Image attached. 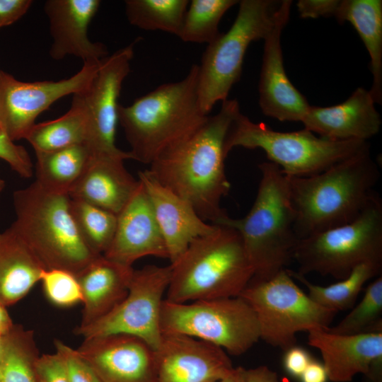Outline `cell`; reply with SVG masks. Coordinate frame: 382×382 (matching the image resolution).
Returning <instances> with one entry per match:
<instances>
[{
    "instance_id": "1",
    "label": "cell",
    "mask_w": 382,
    "mask_h": 382,
    "mask_svg": "<svg viewBox=\"0 0 382 382\" xmlns=\"http://www.w3.org/2000/svg\"><path fill=\"white\" fill-rule=\"evenodd\" d=\"M240 112L236 99L221 102L216 115L161 152L148 169L161 185L188 202L204 221L212 224L228 215L221 206L231 189L225 171V141Z\"/></svg>"
},
{
    "instance_id": "2",
    "label": "cell",
    "mask_w": 382,
    "mask_h": 382,
    "mask_svg": "<svg viewBox=\"0 0 382 382\" xmlns=\"http://www.w3.org/2000/svg\"><path fill=\"white\" fill-rule=\"evenodd\" d=\"M379 179L370 149L316 175L288 177L298 238L354 220L378 195L374 187Z\"/></svg>"
},
{
    "instance_id": "3",
    "label": "cell",
    "mask_w": 382,
    "mask_h": 382,
    "mask_svg": "<svg viewBox=\"0 0 382 382\" xmlns=\"http://www.w3.org/2000/svg\"><path fill=\"white\" fill-rule=\"evenodd\" d=\"M198 64L181 80L160 85L131 105L118 106V122L132 159L150 163L164 150L184 140L207 121L197 93Z\"/></svg>"
},
{
    "instance_id": "4",
    "label": "cell",
    "mask_w": 382,
    "mask_h": 382,
    "mask_svg": "<svg viewBox=\"0 0 382 382\" xmlns=\"http://www.w3.org/2000/svg\"><path fill=\"white\" fill-rule=\"evenodd\" d=\"M261 178L255 199L243 218L228 215L216 225L236 229L254 270L253 280H267L294 261L299 238L290 199L288 177L275 163L259 165Z\"/></svg>"
},
{
    "instance_id": "5",
    "label": "cell",
    "mask_w": 382,
    "mask_h": 382,
    "mask_svg": "<svg viewBox=\"0 0 382 382\" xmlns=\"http://www.w3.org/2000/svg\"><path fill=\"white\" fill-rule=\"evenodd\" d=\"M170 266L165 300L173 303L239 296L254 276L240 234L222 225L195 239Z\"/></svg>"
},
{
    "instance_id": "6",
    "label": "cell",
    "mask_w": 382,
    "mask_h": 382,
    "mask_svg": "<svg viewBox=\"0 0 382 382\" xmlns=\"http://www.w3.org/2000/svg\"><path fill=\"white\" fill-rule=\"evenodd\" d=\"M68 194L49 192L35 181L16 190V219L9 227L29 247L45 270L77 275L101 255L82 239L70 212Z\"/></svg>"
},
{
    "instance_id": "7",
    "label": "cell",
    "mask_w": 382,
    "mask_h": 382,
    "mask_svg": "<svg viewBox=\"0 0 382 382\" xmlns=\"http://www.w3.org/2000/svg\"><path fill=\"white\" fill-rule=\"evenodd\" d=\"M260 149L269 161L288 177L320 173L335 163L370 149L368 141L333 140L317 137L303 129L278 132L263 122H254L240 112L233 120L225 141V151L234 147Z\"/></svg>"
},
{
    "instance_id": "8",
    "label": "cell",
    "mask_w": 382,
    "mask_h": 382,
    "mask_svg": "<svg viewBox=\"0 0 382 382\" xmlns=\"http://www.w3.org/2000/svg\"><path fill=\"white\" fill-rule=\"evenodd\" d=\"M229 30L207 45L198 64V100L209 115L241 76L244 57L253 41L264 40L277 20L282 1L242 0Z\"/></svg>"
},
{
    "instance_id": "9",
    "label": "cell",
    "mask_w": 382,
    "mask_h": 382,
    "mask_svg": "<svg viewBox=\"0 0 382 382\" xmlns=\"http://www.w3.org/2000/svg\"><path fill=\"white\" fill-rule=\"evenodd\" d=\"M297 272L337 279L357 265L382 262V200L377 195L352 221L299 240L294 256Z\"/></svg>"
},
{
    "instance_id": "10",
    "label": "cell",
    "mask_w": 382,
    "mask_h": 382,
    "mask_svg": "<svg viewBox=\"0 0 382 382\" xmlns=\"http://www.w3.org/2000/svg\"><path fill=\"white\" fill-rule=\"evenodd\" d=\"M240 296L255 313L260 340L284 351L296 345L298 332L324 330L337 313L311 299L288 269L267 280L251 279Z\"/></svg>"
},
{
    "instance_id": "11",
    "label": "cell",
    "mask_w": 382,
    "mask_h": 382,
    "mask_svg": "<svg viewBox=\"0 0 382 382\" xmlns=\"http://www.w3.org/2000/svg\"><path fill=\"white\" fill-rule=\"evenodd\" d=\"M163 335L190 336L240 356L260 340L257 317L241 297L173 303L164 300L161 309Z\"/></svg>"
},
{
    "instance_id": "12",
    "label": "cell",
    "mask_w": 382,
    "mask_h": 382,
    "mask_svg": "<svg viewBox=\"0 0 382 382\" xmlns=\"http://www.w3.org/2000/svg\"><path fill=\"white\" fill-rule=\"evenodd\" d=\"M171 266L145 265L134 270L128 292L108 314L74 332L83 339L110 334H128L146 341L155 350L163 334L161 316Z\"/></svg>"
},
{
    "instance_id": "13",
    "label": "cell",
    "mask_w": 382,
    "mask_h": 382,
    "mask_svg": "<svg viewBox=\"0 0 382 382\" xmlns=\"http://www.w3.org/2000/svg\"><path fill=\"white\" fill-rule=\"evenodd\" d=\"M134 41L100 61L88 88L80 93L87 120L86 145L91 156L109 155L132 159L129 151L115 144L118 122V98L124 80L130 71Z\"/></svg>"
},
{
    "instance_id": "14",
    "label": "cell",
    "mask_w": 382,
    "mask_h": 382,
    "mask_svg": "<svg viewBox=\"0 0 382 382\" xmlns=\"http://www.w3.org/2000/svg\"><path fill=\"white\" fill-rule=\"evenodd\" d=\"M101 61V60H100ZM100 61L83 63L74 76L57 81H21L0 70V123L13 140L25 138L37 117L57 100L85 91Z\"/></svg>"
},
{
    "instance_id": "15",
    "label": "cell",
    "mask_w": 382,
    "mask_h": 382,
    "mask_svg": "<svg viewBox=\"0 0 382 382\" xmlns=\"http://www.w3.org/2000/svg\"><path fill=\"white\" fill-rule=\"evenodd\" d=\"M100 382H157L155 349L128 334L83 339L76 349Z\"/></svg>"
},
{
    "instance_id": "16",
    "label": "cell",
    "mask_w": 382,
    "mask_h": 382,
    "mask_svg": "<svg viewBox=\"0 0 382 382\" xmlns=\"http://www.w3.org/2000/svg\"><path fill=\"white\" fill-rule=\"evenodd\" d=\"M155 353L157 382H217L235 368L221 347L185 335H163Z\"/></svg>"
},
{
    "instance_id": "17",
    "label": "cell",
    "mask_w": 382,
    "mask_h": 382,
    "mask_svg": "<svg viewBox=\"0 0 382 382\" xmlns=\"http://www.w3.org/2000/svg\"><path fill=\"white\" fill-rule=\"evenodd\" d=\"M291 1L283 0L273 27L265 37L259 81V105L264 115L281 122H301L310 104L289 79L281 46Z\"/></svg>"
},
{
    "instance_id": "18",
    "label": "cell",
    "mask_w": 382,
    "mask_h": 382,
    "mask_svg": "<svg viewBox=\"0 0 382 382\" xmlns=\"http://www.w3.org/2000/svg\"><path fill=\"white\" fill-rule=\"evenodd\" d=\"M139 181L137 190L117 215L113 239L103 255L108 259L131 267L145 256L168 259L166 245L151 200L143 184Z\"/></svg>"
},
{
    "instance_id": "19",
    "label": "cell",
    "mask_w": 382,
    "mask_h": 382,
    "mask_svg": "<svg viewBox=\"0 0 382 382\" xmlns=\"http://www.w3.org/2000/svg\"><path fill=\"white\" fill-rule=\"evenodd\" d=\"M100 5L99 0H48L44 9L50 21L52 43L50 54L55 60L67 55L83 63L98 62L108 55L106 46L88 36V25Z\"/></svg>"
},
{
    "instance_id": "20",
    "label": "cell",
    "mask_w": 382,
    "mask_h": 382,
    "mask_svg": "<svg viewBox=\"0 0 382 382\" xmlns=\"http://www.w3.org/2000/svg\"><path fill=\"white\" fill-rule=\"evenodd\" d=\"M163 234L170 263L195 239L212 233L217 225L204 221L186 200L161 185L148 169L139 171Z\"/></svg>"
},
{
    "instance_id": "21",
    "label": "cell",
    "mask_w": 382,
    "mask_h": 382,
    "mask_svg": "<svg viewBox=\"0 0 382 382\" xmlns=\"http://www.w3.org/2000/svg\"><path fill=\"white\" fill-rule=\"evenodd\" d=\"M369 92L357 88L343 103L329 107L310 105L301 122L304 128L333 140H363L377 134L380 114Z\"/></svg>"
},
{
    "instance_id": "22",
    "label": "cell",
    "mask_w": 382,
    "mask_h": 382,
    "mask_svg": "<svg viewBox=\"0 0 382 382\" xmlns=\"http://www.w3.org/2000/svg\"><path fill=\"white\" fill-rule=\"evenodd\" d=\"M308 344L320 352L332 382H350L359 374L368 377L373 364L382 359V332L339 335L315 329L308 332Z\"/></svg>"
},
{
    "instance_id": "23",
    "label": "cell",
    "mask_w": 382,
    "mask_h": 382,
    "mask_svg": "<svg viewBox=\"0 0 382 382\" xmlns=\"http://www.w3.org/2000/svg\"><path fill=\"white\" fill-rule=\"evenodd\" d=\"M124 157L91 156L71 189V198L86 202L117 215L137 190L139 181L127 171Z\"/></svg>"
},
{
    "instance_id": "24",
    "label": "cell",
    "mask_w": 382,
    "mask_h": 382,
    "mask_svg": "<svg viewBox=\"0 0 382 382\" xmlns=\"http://www.w3.org/2000/svg\"><path fill=\"white\" fill-rule=\"evenodd\" d=\"M134 269L103 255L76 276L83 294L81 320L77 327L88 326L114 309L126 296Z\"/></svg>"
},
{
    "instance_id": "25",
    "label": "cell",
    "mask_w": 382,
    "mask_h": 382,
    "mask_svg": "<svg viewBox=\"0 0 382 382\" xmlns=\"http://www.w3.org/2000/svg\"><path fill=\"white\" fill-rule=\"evenodd\" d=\"M45 269L10 228L0 232V303L11 306L40 282Z\"/></svg>"
},
{
    "instance_id": "26",
    "label": "cell",
    "mask_w": 382,
    "mask_h": 382,
    "mask_svg": "<svg viewBox=\"0 0 382 382\" xmlns=\"http://www.w3.org/2000/svg\"><path fill=\"white\" fill-rule=\"evenodd\" d=\"M336 19L350 23L371 59L373 82L369 92L375 103L382 102V1L342 0Z\"/></svg>"
},
{
    "instance_id": "27",
    "label": "cell",
    "mask_w": 382,
    "mask_h": 382,
    "mask_svg": "<svg viewBox=\"0 0 382 382\" xmlns=\"http://www.w3.org/2000/svg\"><path fill=\"white\" fill-rule=\"evenodd\" d=\"M35 182L52 192L68 194L86 168L91 154L84 144L55 151H35Z\"/></svg>"
},
{
    "instance_id": "28",
    "label": "cell",
    "mask_w": 382,
    "mask_h": 382,
    "mask_svg": "<svg viewBox=\"0 0 382 382\" xmlns=\"http://www.w3.org/2000/svg\"><path fill=\"white\" fill-rule=\"evenodd\" d=\"M88 127L84 108L78 93L74 95L69 110L62 116L35 124L26 139L35 151L47 152L84 144Z\"/></svg>"
},
{
    "instance_id": "29",
    "label": "cell",
    "mask_w": 382,
    "mask_h": 382,
    "mask_svg": "<svg viewBox=\"0 0 382 382\" xmlns=\"http://www.w3.org/2000/svg\"><path fill=\"white\" fill-rule=\"evenodd\" d=\"M382 262H367L355 267L351 273L338 282L323 286L312 284L304 275L288 269L294 279L303 284L308 295L316 303L337 313L352 308L364 284L379 275Z\"/></svg>"
},
{
    "instance_id": "30",
    "label": "cell",
    "mask_w": 382,
    "mask_h": 382,
    "mask_svg": "<svg viewBox=\"0 0 382 382\" xmlns=\"http://www.w3.org/2000/svg\"><path fill=\"white\" fill-rule=\"evenodd\" d=\"M39 357L33 332L14 324L4 335L0 382H38L36 362Z\"/></svg>"
},
{
    "instance_id": "31",
    "label": "cell",
    "mask_w": 382,
    "mask_h": 382,
    "mask_svg": "<svg viewBox=\"0 0 382 382\" xmlns=\"http://www.w3.org/2000/svg\"><path fill=\"white\" fill-rule=\"evenodd\" d=\"M129 23L144 30H160L178 36L190 1L187 0H127Z\"/></svg>"
},
{
    "instance_id": "32",
    "label": "cell",
    "mask_w": 382,
    "mask_h": 382,
    "mask_svg": "<svg viewBox=\"0 0 382 382\" xmlns=\"http://www.w3.org/2000/svg\"><path fill=\"white\" fill-rule=\"evenodd\" d=\"M70 212L82 239L97 255H103L115 232L117 215L81 199L70 197Z\"/></svg>"
},
{
    "instance_id": "33",
    "label": "cell",
    "mask_w": 382,
    "mask_h": 382,
    "mask_svg": "<svg viewBox=\"0 0 382 382\" xmlns=\"http://www.w3.org/2000/svg\"><path fill=\"white\" fill-rule=\"evenodd\" d=\"M237 0H192L186 11L178 37L185 42H213L219 35V23Z\"/></svg>"
},
{
    "instance_id": "34",
    "label": "cell",
    "mask_w": 382,
    "mask_h": 382,
    "mask_svg": "<svg viewBox=\"0 0 382 382\" xmlns=\"http://www.w3.org/2000/svg\"><path fill=\"white\" fill-rule=\"evenodd\" d=\"M382 277L365 289L362 299L337 324L324 330L339 335L382 332Z\"/></svg>"
},
{
    "instance_id": "35",
    "label": "cell",
    "mask_w": 382,
    "mask_h": 382,
    "mask_svg": "<svg viewBox=\"0 0 382 382\" xmlns=\"http://www.w3.org/2000/svg\"><path fill=\"white\" fill-rule=\"evenodd\" d=\"M40 282L47 299L59 308L82 303L83 294L76 276L59 269L45 270Z\"/></svg>"
},
{
    "instance_id": "36",
    "label": "cell",
    "mask_w": 382,
    "mask_h": 382,
    "mask_svg": "<svg viewBox=\"0 0 382 382\" xmlns=\"http://www.w3.org/2000/svg\"><path fill=\"white\" fill-rule=\"evenodd\" d=\"M54 344L55 352L64 363L69 382H100L94 371L77 349H73L59 340H55Z\"/></svg>"
},
{
    "instance_id": "37",
    "label": "cell",
    "mask_w": 382,
    "mask_h": 382,
    "mask_svg": "<svg viewBox=\"0 0 382 382\" xmlns=\"http://www.w3.org/2000/svg\"><path fill=\"white\" fill-rule=\"evenodd\" d=\"M0 158L21 178H29L33 175V164L26 149L16 144L2 129H0Z\"/></svg>"
},
{
    "instance_id": "38",
    "label": "cell",
    "mask_w": 382,
    "mask_h": 382,
    "mask_svg": "<svg viewBox=\"0 0 382 382\" xmlns=\"http://www.w3.org/2000/svg\"><path fill=\"white\" fill-rule=\"evenodd\" d=\"M36 374L38 382H69L64 363L56 352L40 355Z\"/></svg>"
},
{
    "instance_id": "39",
    "label": "cell",
    "mask_w": 382,
    "mask_h": 382,
    "mask_svg": "<svg viewBox=\"0 0 382 382\" xmlns=\"http://www.w3.org/2000/svg\"><path fill=\"white\" fill-rule=\"evenodd\" d=\"M341 0H300L296 6L301 18L335 17Z\"/></svg>"
},
{
    "instance_id": "40",
    "label": "cell",
    "mask_w": 382,
    "mask_h": 382,
    "mask_svg": "<svg viewBox=\"0 0 382 382\" xmlns=\"http://www.w3.org/2000/svg\"><path fill=\"white\" fill-rule=\"evenodd\" d=\"M312 360L311 354L306 349L294 345L284 351L282 364L289 375L299 378Z\"/></svg>"
},
{
    "instance_id": "41",
    "label": "cell",
    "mask_w": 382,
    "mask_h": 382,
    "mask_svg": "<svg viewBox=\"0 0 382 382\" xmlns=\"http://www.w3.org/2000/svg\"><path fill=\"white\" fill-rule=\"evenodd\" d=\"M32 4L31 0H0V28L18 21Z\"/></svg>"
},
{
    "instance_id": "42",
    "label": "cell",
    "mask_w": 382,
    "mask_h": 382,
    "mask_svg": "<svg viewBox=\"0 0 382 382\" xmlns=\"http://www.w3.org/2000/svg\"><path fill=\"white\" fill-rule=\"evenodd\" d=\"M243 382H282L277 374L267 366L251 369L241 366Z\"/></svg>"
},
{
    "instance_id": "43",
    "label": "cell",
    "mask_w": 382,
    "mask_h": 382,
    "mask_svg": "<svg viewBox=\"0 0 382 382\" xmlns=\"http://www.w3.org/2000/svg\"><path fill=\"white\" fill-rule=\"evenodd\" d=\"M300 382H327L326 369L323 363L313 359L299 378Z\"/></svg>"
},
{
    "instance_id": "44",
    "label": "cell",
    "mask_w": 382,
    "mask_h": 382,
    "mask_svg": "<svg viewBox=\"0 0 382 382\" xmlns=\"http://www.w3.org/2000/svg\"><path fill=\"white\" fill-rule=\"evenodd\" d=\"M13 325L6 307L0 303V333L6 334Z\"/></svg>"
},
{
    "instance_id": "45",
    "label": "cell",
    "mask_w": 382,
    "mask_h": 382,
    "mask_svg": "<svg viewBox=\"0 0 382 382\" xmlns=\"http://www.w3.org/2000/svg\"><path fill=\"white\" fill-rule=\"evenodd\" d=\"M217 382H243L241 366L234 368L227 376Z\"/></svg>"
},
{
    "instance_id": "46",
    "label": "cell",
    "mask_w": 382,
    "mask_h": 382,
    "mask_svg": "<svg viewBox=\"0 0 382 382\" xmlns=\"http://www.w3.org/2000/svg\"><path fill=\"white\" fill-rule=\"evenodd\" d=\"M5 334H1L0 333V361H1V356H2V352H3V347H4V335Z\"/></svg>"
},
{
    "instance_id": "47",
    "label": "cell",
    "mask_w": 382,
    "mask_h": 382,
    "mask_svg": "<svg viewBox=\"0 0 382 382\" xmlns=\"http://www.w3.org/2000/svg\"><path fill=\"white\" fill-rule=\"evenodd\" d=\"M6 183L5 181L0 178V194L4 191Z\"/></svg>"
},
{
    "instance_id": "48",
    "label": "cell",
    "mask_w": 382,
    "mask_h": 382,
    "mask_svg": "<svg viewBox=\"0 0 382 382\" xmlns=\"http://www.w3.org/2000/svg\"><path fill=\"white\" fill-rule=\"evenodd\" d=\"M0 129H2V127H1V123H0Z\"/></svg>"
}]
</instances>
